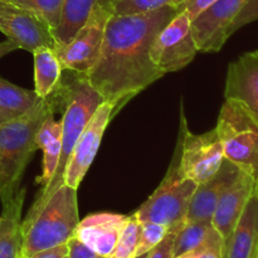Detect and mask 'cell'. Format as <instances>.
I'll list each match as a JSON object with an SVG mask.
<instances>
[{
	"instance_id": "cell-2",
	"label": "cell",
	"mask_w": 258,
	"mask_h": 258,
	"mask_svg": "<svg viewBox=\"0 0 258 258\" xmlns=\"http://www.w3.org/2000/svg\"><path fill=\"white\" fill-rule=\"evenodd\" d=\"M60 86L48 98H39L34 107L20 117L0 123V197L20 188L23 174L37 150V133L49 113L62 107Z\"/></svg>"
},
{
	"instance_id": "cell-20",
	"label": "cell",
	"mask_w": 258,
	"mask_h": 258,
	"mask_svg": "<svg viewBox=\"0 0 258 258\" xmlns=\"http://www.w3.org/2000/svg\"><path fill=\"white\" fill-rule=\"evenodd\" d=\"M34 57V92L38 98H48L62 83L63 67L54 48L42 47L33 52Z\"/></svg>"
},
{
	"instance_id": "cell-7",
	"label": "cell",
	"mask_w": 258,
	"mask_h": 258,
	"mask_svg": "<svg viewBox=\"0 0 258 258\" xmlns=\"http://www.w3.org/2000/svg\"><path fill=\"white\" fill-rule=\"evenodd\" d=\"M178 144L180 173L197 184L211 179L224 160L223 149L216 127L203 134L190 133L183 110Z\"/></svg>"
},
{
	"instance_id": "cell-6",
	"label": "cell",
	"mask_w": 258,
	"mask_h": 258,
	"mask_svg": "<svg viewBox=\"0 0 258 258\" xmlns=\"http://www.w3.org/2000/svg\"><path fill=\"white\" fill-rule=\"evenodd\" d=\"M224 159L241 170L254 175L258 171V121L243 106L226 98L216 126Z\"/></svg>"
},
{
	"instance_id": "cell-13",
	"label": "cell",
	"mask_w": 258,
	"mask_h": 258,
	"mask_svg": "<svg viewBox=\"0 0 258 258\" xmlns=\"http://www.w3.org/2000/svg\"><path fill=\"white\" fill-rule=\"evenodd\" d=\"M224 98L241 103L258 121V50L244 53L229 63Z\"/></svg>"
},
{
	"instance_id": "cell-10",
	"label": "cell",
	"mask_w": 258,
	"mask_h": 258,
	"mask_svg": "<svg viewBox=\"0 0 258 258\" xmlns=\"http://www.w3.org/2000/svg\"><path fill=\"white\" fill-rule=\"evenodd\" d=\"M120 107H122V105H116V103L105 101L96 110L95 115L92 116L87 126L83 128L82 134L76 143L72 155L63 174V184L78 190L88 169L91 168L95 160L106 127L116 111L120 110Z\"/></svg>"
},
{
	"instance_id": "cell-14",
	"label": "cell",
	"mask_w": 258,
	"mask_h": 258,
	"mask_svg": "<svg viewBox=\"0 0 258 258\" xmlns=\"http://www.w3.org/2000/svg\"><path fill=\"white\" fill-rule=\"evenodd\" d=\"M130 216L117 213H93L81 219L75 237L102 257L110 256Z\"/></svg>"
},
{
	"instance_id": "cell-27",
	"label": "cell",
	"mask_w": 258,
	"mask_h": 258,
	"mask_svg": "<svg viewBox=\"0 0 258 258\" xmlns=\"http://www.w3.org/2000/svg\"><path fill=\"white\" fill-rule=\"evenodd\" d=\"M168 233V228L163 224L153 223V222L140 223V236H139V242L136 246L135 257L146 254L151 249L155 248Z\"/></svg>"
},
{
	"instance_id": "cell-33",
	"label": "cell",
	"mask_w": 258,
	"mask_h": 258,
	"mask_svg": "<svg viewBox=\"0 0 258 258\" xmlns=\"http://www.w3.org/2000/svg\"><path fill=\"white\" fill-rule=\"evenodd\" d=\"M67 244H62V246L54 247V248L38 252V253L33 254V256L28 258H66L67 257Z\"/></svg>"
},
{
	"instance_id": "cell-25",
	"label": "cell",
	"mask_w": 258,
	"mask_h": 258,
	"mask_svg": "<svg viewBox=\"0 0 258 258\" xmlns=\"http://www.w3.org/2000/svg\"><path fill=\"white\" fill-rule=\"evenodd\" d=\"M8 2L37 15L49 27L52 33L57 29L63 0H8Z\"/></svg>"
},
{
	"instance_id": "cell-12",
	"label": "cell",
	"mask_w": 258,
	"mask_h": 258,
	"mask_svg": "<svg viewBox=\"0 0 258 258\" xmlns=\"http://www.w3.org/2000/svg\"><path fill=\"white\" fill-rule=\"evenodd\" d=\"M248 0H217L191 20V32L198 52H219L226 44L229 28Z\"/></svg>"
},
{
	"instance_id": "cell-16",
	"label": "cell",
	"mask_w": 258,
	"mask_h": 258,
	"mask_svg": "<svg viewBox=\"0 0 258 258\" xmlns=\"http://www.w3.org/2000/svg\"><path fill=\"white\" fill-rule=\"evenodd\" d=\"M239 171L238 166L224 159L219 170L211 179L197 185L189 203L185 222H212L222 194L236 180Z\"/></svg>"
},
{
	"instance_id": "cell-17",
	"label": "cell",
	"mask_w": 258,
	"mask_h": 258,
	"mask_svg": "<svg viewBox=\"0 0 258 258\" xmlns=\"http://www.w3.org/2000/svg\"><path fill=\"white\" fill-rule=\"evenodd\" d=\"M25 189L0 197L3 213L0 216V258H20L22 251V212Z\"/></svg>"
},
{
	"instance_id": "cell-26",
	"label": "cell",
	"mask_w": 258,
	"mask_h": 258,
	"mask_svg": "<svg viewBox=\"0 0 258 258\" xmlns=\"http://www.w3.org/2000/svg\"><path fill=\"white\" fill-rule=\"evenodd\" d=\"M140 236V222L133 216H130L125 228L121 232L118 241L110 256L106 258H134L135 257L136 246Z\"/></svg>"
},
{
	"instance_id": "cell-1",
	"label": "cell",
	"mask_w": 258,
	"mask_h": 258,
	"mask_svg": "<svg viewBox=\"0 0 258 258\" xmlns=\"http://www.w3.org/2000/svg\"><path fill=\"white\" fill-rule=\"evenodd\" d=\"M181 9L164 7L140 14L111 15L100 57L85 76L103 100L123 106L163 77L151 62V43Z\"/></svg>"
},
{
	"instance_id": "cell-32",
	"label": "cell",
	"mask_w": 258,
	"mask_h": 258,
	"mask_svg": "<svg viewBox=\"0 0 258 258\" xmlns=\"http://www.w3.org/2000/svg\"><path fill=\"white\" fill-rule=\"evenodd\" d=\"M214 2H217V0H185L183 4V10L193 20L201 13H203L207 8L211 7Z\"/></svg>"
},
{
	"instance_id": "cell-3",
	"label": "cell",
	"mask_w": 258,
	"mask_h": 258,
	"mask_svg": "<svg viewBox=\"0 0 258 258\" xmlns=\"http://www.w3.org/2000/svg\"><path fill=\"white\" fill-rule=\"evenodd\" d=\"M67 72L70 73V77H63L60 83L63 116L60 118L62 146H60L59 161L52 181L48 184L47 188L38 193L25 218L34 216L44 206L47 199L62 185L66 166L70 161L78 138L95 115L96 110L100 107L101 103L105 102L102 96L90 85L85 76L70 71Z\"/></svg>"
},
{
	"instance_id": "cell-22",
	"label": "cell",
	"mask_w": 258,
	"mask_h": 258,
	"mask_svg": "<svg viewBox=\"0 0 258 258\" xmlns=\"http://www.w3.org/2000/svg\"><path fill=\"white\" fill-rule=\"evenodd\" d=\"M38 100L39 98L34 90L19 87L0 77V110L12 118L20 117L29 112Z\"/></svg>"
},
{
	"instance_id": "cell-35",
	"label": "cell",
	"mask_w": 258,
	"mask_h": 258,
	"mask_svg": "<svg viewBox=\"0 0 258 258\" xmlns=\"http://www.w3.org/2000/svg\"><path fill=\"white\" fill-rule=\"evenodd\" d=\"M9 120H13V118L10 117L9 115H7V113L3 112V111L0 110V123H4V122H7V121H9Z\"/></svg>"
},
{
	"instance_id": "cell-38",
	"label": "cell",
	"mask_w": 258,
	"mask_h": 258,
	"mask_svg": "<svg viewBox=\"0 0 258 258\" xmlns=\"http://www.w3.org/2000/svg\"><path fill=\"white\" fill-rule=\"evenodd\" d=\"M254 258H258V251H257V253H256V257H254Z\"/></svg>"
},
{
	"instance_id": "cell-11",
	"label": "cell",
	"mask_w": 258,
	"mask_h": 258,
	"mask_svg": "<svg viewBox=\"0 0 258 258\" xmlns=\"http://www.w3.org/2000/svg\"><path fill=\"white\" fill-rule=\"evenodd\" d=\"M0 32L14 42L18 49L33 53L42 47L55 48L49 27L29 10L8 0H0Z\"/></svg>"
},
{
	"instance_id": "cell-37",
	"label": "cell",
	"mask_w": 258,
	"mask_h": 258,
	"mask_svg": "<svg viewBox=\"0 0 258 258\" xmlns=\"http://www.w3.org/2000/svg\"><path fill=\"white\" fill-rule=\"evenodd\" d=\"M146 254H141V256H138V257H134V258H145Z\"/></svg>"
},
{
	"instance_id": "cell-36",
	"label": "cell",
	"mask_w": 258,
	"mask_h": 258,
	"mask_svg": "<svg viewBox=\"0 0 258 258\" xmlns=\"http://www.w3.org/2000/svg\"><path fill=\"white\" fill-rule=\"evenodd\" d=\"M254 193H256V196L258 198V171H257L256 175H254Z\"/></svg>"
},
{
	"instance_id": "cell-15",
	"label": "cell",
	"mask_w": 258,
	"mask_h": 258,
	"mask_svg": "<svg viewBox=\"0 0 258 258\" xmlns=\"http://www.w3.org/2000/svg\"><path fill=\"white\" fill-rule=\"evenodd\" d=\"M253 194L254 178L243 170L239 171L236 180L222 194L214 211L212 224L226 243Z\"/></svg>"
},
{
	"instance_id": "cell-34",
	"label": "cell",
	"mask_w": 258,
	"mask_h": 258,
	"mask_svg": "<svg viewBox=\"0 0 258 258\" xmlns=\"http://www.w3.org/2000/svg\"><path fill=\"white\" fill-rule=\"evenodd\" d=\"M18 47L14 42L9 39H5L4 42H0V59H2L4 55L9 54L13 50H17Z\"/></svg>"
},
{
	"instance_id": "cell-30",
	"label": "cell",
	"mask_w": 258,
	"mask_h": 258,
	"mask_svg": "<svg viewBox=\"0 0 258 258\" xmlns=\"http://www.w3.org/2000/svg\"><path fill=\"white\" fill-rule=\"evenodd\" d=\"M67 257L68 258H106L96 253L95 251L86 246L85 243L77 239L76 237L71 238L67 242Z\"/></svg>"
},
{
	"instance_id": "cell-28",
	"label": "cell",
	"mask_w": 258,
	"mask_h": 258,
	"mask_svg": "<svg viewBox=\"0 0 258 258\" xmlns=\"http://www.w3.org/2000/svg\"><path fill=\"white\" fill-rule=\"evenodd\" d=\"M224 253H226V242L213 228L203 243L178 258H224Z\"/></svg>"
},
{
	"instance_id": "cell-29",
	"label": "cell",
	"mask_w": 258,
	"mask_h": 258,
	"mask_svg": "<svg viewBox=\"0 0 258 258\" xmlns=\"http://www.w3.org/2000/svg\"><path fill=\"white\" fill-rule=\"evenodd\" d=\"M258 20V0H248L229 28V34H233L244 25Z\"/></svg>"
},
{
	"instance_id": "cell-23",
	"label": "cell",
	"mask_w": 258,
	"mask_h": 258,
	"mask_svg": "<svg viewBox=\"0 0 258 258\" xmlns=\"http://www.w3.org/2000/svg\"><path fill=\"white\" fill-rule=\"evenodd\" d=\"M213 228L212 222H185L174 233L173 257H180L203 243Z\"/></svg>"
},
{
	"instance_id": "cell-39",
	"label": "cell",
	"mask_w": 258,
	"mask_h": 258,
	"mask_svg": "<svg viewBox=\"0 0 258 258\" xmlns=\"http://www.w3.org/2000/svg\"><path fill=\"white\" fill-rule=\"evenodd\" d=\"M66 258H68V257H66Z\"/></svg>"
},
{
	"instance_id": "cell-8",
	"label": "cell",
	"mask_w": 258,
	"mask_h": 258,
	"mask_svg": "<svg viewBox=\"0 0 258 258\" xmlns=\"http://www.w3.org/2000/svg\"><path fill=\"white\" fill-rule=\"evenodd\" d=\"M112 12L103 0L96 4L87 23L63 47L55 48L64 71L86 76L97 62L102 49L106 24Z\"/></svg>"
},
{
	"instance_id": "cell-24",
	"label": "cell",
	"mask_w": 258,
	"mask_h": 258,
	"mask_svg": "<svg viewBox=\"0 0 258 258\" xmlns=\"http://www.w3.org/2000/svg\"><path fill=\"white\" fill-rule=\"evenodd\" d=\"M112 12V15L140 14L153 12L164 7L183 8L185 0H103Z\"/></svg>"
},
{
	"instance_id": "cell-4",
	"label": "cell",
	"mask_w": 258,
	"mask_h": 258,
	"mask_svg": "<svg viewBox=\"0 0 258 258\" xmlns=\"http://www.w3.org/2000/svg\"><path fill=\"white\" fill-rule=\"evenodd\" d=\"M80 221L77 189L62 184L34 216L22 221L20 258L67 244Z\"/></svg>"
},
{
	"instance_id": "cell-18",
	"label": "cell",
	"mask_w": 258,
	"mask_h": 258,
	"mask_svg": "<svg viewBox=\"0 0 258 258\" xmlns=\"http://www.w3.org/2000/svg\"><path fill=\"white\" fill-rule=\"evenodd\" d=\"M257 251L258 198L254 193L227 241L224 258H254Z\"/></svg>"
},
{
	"instance_id": "cell-9",
	"label": "cell",
	"mask_w": 258,
	"mask_h": 258,
	"mask_svg": "<svg viewBox=\"0 0 258 258\" xmlns=\"http://www.w3.org/2000/svg\"><path fill=\"white\" fill-rule=\"evenodd\" d=\"M197 53L191 19L183 9L155 35L150 47L151 62L164 75L183 70Z\"/></svg>"
},
{
	"instance_id": "cell-31",
	"label": "cell",
	"mask_w": 258,
	"mask_h": 258,
	"mask_svg": "<svg viewBox=\"0 0 258 258\" xmlns=\"http://www.w3.org/2000/svg\"><path fill=\"white\" fill-rule=\"evenodd\" d=\"M173 243L174 233L169 232L165 238L150 252L146 253L145 258H174L173 257Z\"/></svg>"
},
{
	"instance_id": "cell-19",
	"label": "cell",
	"mask_w": 258,
	"mask_h": 258,
	"mask_svg": "<svg viewBox=\"0 0 258 258\" xmlns=\"http://www.w3.org/2000/svg\"><path fill=\"white\" fill-rule=\"evenodd\" d=\"M35 144L43 151L42 175L37 178V184H39L40 190H43L54 176L62 146V123L60 120H55L54 112L49 113L42 122L37 133Z\"/></svg>"
},
{
	"instance_id": "cell-21",
	"label": "cell",
	"mask_w": 258,
	"mask_h": 258,
	"mask_svg": "<svg viewBox=\"0 0 258 258\" xmlns=\"http://www.w3.org/2000/svg\"><path fill=\"white\" fill-rule=\"evenodd\" d=\"M98 2L100 0H63L59 23L53 32L55 48L67 44L77 34L78 30L87 23Z\"/></svg>"
},
{
	"instance_id": "cell-5",
	"label": "cell",
	"mask_w": 258,
	"mask_h": 258,
	"mask_svg": "<svg viewBox=\"0 0 258 258\" xmlns=\"http://www.w3.org/2000/svg\"><path fill=\"white\" fill-rule=\"evenodd\" d=\"M198 184L185 178L179 169V144L166 175L153 194L144 202L134 217L140 223L163 224L175 233L185 223L189 203Z\"/></svg>"
}]
</instances>
